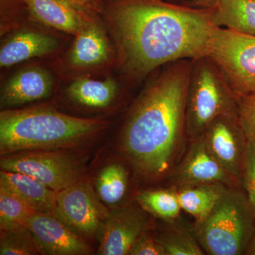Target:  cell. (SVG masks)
I'll list each match as a JSON object with an SVG mask.
<instances>
[{
    "label": "cell",
    "instance_id": "52a82bcc",
    "mask_svg": "<svg viewBox=\"0 0 255 255\" xmlns=\"http://www.w3.org/2000/svg\"><path fill=\"white\" fill-rule=\"evenodd\" d=\"M3 170L20 172L59 191L80 180L82 166L75 157L50 150H25L1 156Z\"/></svg>",
    "mask_w": 255,
    "mask_h": 255
},
{
    "label": "cell",
    "instance_id": "4dcf8cb0",
    "mask_svg": "<svg viewBox=\"0 0 255 255\" xmlns=\"http://www.w3.org/2000/svg\"><path fill=\"white\" fill-rule=\"evenodd\" d=\"M246 255H255V227L253 238H252L251 243L247 250Z\"/></svg>",
    "mask_w": 255,
    "mask_h": 255
},
{
    "label": "cell",
    "instance_id": "30bf717a",
    "mask_svg": "<svg viewBox=\"0 0 255 255\" xmlns=\"http://www.w3.org/2000/svg\"><path fill=\"white\" fill-rule=\"evenodd\" d=\"M147 219L143 211L134 206L109 213L99 228V253L102 255H130L132 247L145 232Z\"/></svg>",
    "mask_w": 255,
    "mask_h": 255
},
{
    "label": "cell",
    "instance_id": "4316f807",
    "mask_svg": "<svg viewBox=\"0 0 255 255\" xmlns=\"http://www.w3.org/2000/svg\"><path fill=\"white\" fill-rule=\"evenodd\" d=\"M243 179L247 196L255 213V147L249 142L243 164Z\"/></svg>",
    "mask_w": 255,
    "mask_h": 255
},
{
    "label": "cell",
    "instance_id": "8992f818",
    "mask_svg": "<svg viewBox=\"0 0 255 255\" xmlns=\"http://www.w3.org/2000/svg\"><path fill=\"white\" fill-rule=\"evenodd\" d=\"M205 55L217 65L236 97L255 93V36L216 27Z\"/></svg>",
    "mask_w": 255,
    "mask_h": 255
},
{
    "label": "cell",
    "instance_id": "277c9868",
    "mask_svg": "<svg viewBox=\"0 0 255 255\" xmlns=\"http://www.w3.org/2000/svg\"><path fill=\"white\" fill-rule=\"evenodd\" d=\"M255 227V213L246 194L226 187L205 219L196 221L194 236L211 255H246Z\"/></svg>",
    "mask_w": 255,
    "mask_h": 255
},
{
    "label": "cell",
    "instance_id": "2e32d148",
    "mask_svg": "<svg viewBox=\"0 0 255 255\" xmlns=\"http://www.w3.org/2000/svg\"><path fill=\"white\" fill-rule=\"evenodd\" d=\"M58 42L53 37L35 31L16 33L0 50V66L8 68L24 60L43 56L54 51Z\"/></svg>",
    "mask_w": 255,
    "mask_h": 255
},
{
    "label": "cell",
    "instance_id": "f1b7e54d",
    "mask_svg": "<svg viewBox=\"0 0 255 255\" xmlns=\"http://www.w3.org/2000/svg\"><path fill=\"white\" fill-rule=\"evenodd\" d=\"M74 6L93 14H101L105 10L103 0H65Z\"/></svg>",
    "mask_w": 255,
    "mask_h": 255
},
{
    "label": "cell",
    "instance_id": "d4e9b609",
    "mask_svg": "<svg viewBox=\"0 0 255 255\" xmlns=\"http://www.w3.org/2000/svg\"><path fill=\"white\" fill-rule=\"evenodd\" d=\"M40 254L31 231L26 226L1 230L0 255H33Z\"/></svg>",
    "mask_w": 255,
    "mask_h": 255
},
{
    "label": "cell",
    "instance_id": "8fae6325",
    "mask_svg": "<svg viewBox=\"0 0 255 255\" xmlns=\"http://www.w3.org/2000/svg\"><path fill=\"white\" fill-rule=\"evenodd\" d=\"M26 227L34 238L40 254L85 255L91 253L88 244L63 221L52 214L33 213Z\"/></svg>",
    "mask_w": 255,
    "mask_h": 255
},
{
    "label": "cell",
    "instance_id": "1f68e13d",
    "mask_svg": "<svg viewBox=\"0 0 255 255\" xmlns=\"http://www.w3.org/2000/svg\"><path fill=\"white\" fill-rule=\"evenodd\" d=\"M107 1H114V0H107Z\"/></svg>",
    "mask_w": 255,
    "mask_h": 255
},
{
    "label": "cell",
    "instance_id": "7402d4cb",
    "mask_svg": "<svg viewBox=\"0 0 255 255\" xmlns=\"http://www.w3.org/2000/svg\"><path fill=\"white\" fill-rule=\"evenodd\" d=\"M137 201L144 211L167 221L177 219L182 209L177 191L159 189L142 191L137 195Z\"/></svg>",
    "mask_w": 255,
    "mask_h": 255
},
{
    "label": "cell",
    "instance_id": "ba28073f",
    "mask_svg": "<svg viewBox=\"0 0 255 255\" xmlns=\"http://www.w3.org/2000/svg\"><path fill=\"white\" fill-rule=\"evenodd\" d=\"M108 214L90 184L82 179L58 191L54 216L84 236H96Z\"/></svg>",
    "mask_w": 255,
    "mask_h": 255
},
{
    "label": "cell",
    "instance_id": "9a60e30c",
    "mask_svg": "<svg viewBox=\"0 0 255 255\" xmlns=\"http://www.w3.org/2000/svg\"><path fill=\"white\" fill-rule=\"evenodd\" d=\"M0 185L12 191L35 213L54 216L58 191L50 189L34 178L1 169Z\"/></svg>",
    "mask_w": 255,
    "mask_h": 255
},
{
    "label": "cell",
    "instance_id": "e0dca14e",
    "mask_svg": "<svg viewBox=\"0 0 255 255\" xmlns=\"http://www.w3.org/2000/svg\"><path fill=\"white\" fill-rule=\"evenodd\" d=\"M110 55V45L105 31L93 20L75 36L69 60L75 67L87 68L105 63Z\"/></svg>",
    "mask_w": 255,
    "mask_h": 255
},
{
    "label": "cell",
    "instance_id": "ffe728a7",
    "mask_svg": "<svg viewBox=\"0 0 255 255\" xmlns=\"http://www.w3.org/2000/svg\"><path fill=\"white\" fill-rule=\"evenodd\" d=\"M226 187L221 184H207L182 188L177 191L178 200L182 209L196 221H202L214 209Z\"/></svg>",
    "mask_w": 255,
    "mask_h": 255
},
{
    "label": "cell",
    "instance_id": "cb8c5ba5",
    "mask_svg": "<svg viewBox=\"0 0 255 255\" xmlns=\"http://www.w3.org/2000/svg\"><path fill=\"white\" fill-rule=\"evenodd\" d=\"M159 244L163 247L166 255H201L203 249L194 234L186 230L172 228L155 236Z\"/></svg>",
    "mask_w": 255,
    "mask_h": 255
},
{
    "label": "cell",
    "instance_id": "7c38bea8",
    "mask_svg": "<svg viewBox=\"0 0 255 255\" xmlns=\"http://www.w3.org/2000/svg\"><path fill=\"white\" fill-rule=\"evenodd\" d=\"M174 179L179 189L207 184L231 185L237 181L210 153L203 135L194 140Z\"/></svg>",
    "mask_w": 255,
    "mask_h": 255
},
{
    "label": "cell",
    "instance_id": "f546056e",
    "mask_svg": "<svg viewBox=\"0 0 255 255\" xmlns=\"http://www.w3.org/2000/svg\"><path fill=\"white\" fill-rule=\"evenodd\" d=\"M194 4L202 6L204 9H209L219 2L220 0H191Z\"/></svg>",
    "mask_w": 255,
    "mask_h": 255
},
{
    "label": "cell",
    "instance_id": "484cf974",
    "mask_svg": "<svg viewBox=\"0 0 255 255\" xmlns=\"http://www.w3.org/2000/svg\"><path fill=\"white\" fill-rule=\"evenodd\" d=\"M236 98L238 121L247 140L255 147V93Z\"/></svg>",
    "mask_w": 255,
    "mask_h": 255
},
{
    "label": "cell",
    "instance_id": "9c48e42d",
    "mask_svg": "<svg viewBox=\"0 0 255 255\" xmlns=\"http://www.w3.org/2000/svg\"><path fill=\"white\" fill-rule=\"evenodd\" d=\"M210 153L237 180L243 178L248 141L238 116H221L214 119L203 134Z\"/></svg>",
    "mask_w": 255,
    "mask_h": 255
},
{
    "label": "cell",
    "instance_id": "5b68a950",
    "mask_svg": "<svg viewBox=\"0 0 255 255\" xmlns=\"http://www.w3.org/2000/svg\"><path fill=\"white\" fill-rule=\"evenodd\" d=\"M221 116H238L236 96L209 57L194 58L186 100V133L194 140L199 138Z\"/></svg>",
    "mask_w": 255,
    "mask_h": 255
},
{
    "label": "cell",
    "instance_id": "44dd1931",
    "mask_svg": "<svg viewBox=\"0 0 255 255\" xmlns=\"http://www.w3.org/2000/svg\"><path fill=\"white\" fill-rule=\"evenodd\" d=\"M128 176L123 165L112 163L100 171L96 180L97 195L109 205L117 204L123 199L127 189Z\"/></svg>",
    "mask_w": 255,
    "mask_h": 255
},
{
    "label": "cell",
    "instance_id": "7a4b0ae2",
    "mask_svg": "<svg viewBox=\"0 0 255 255\" xmlns=\"http://www.w3.org/2000/svg\"><path fill=\"white\" fill-rule=\"evenodd\" d=\"M193 59L169 63L142 92L123 132L122 150L149 179L170 170L186 132V100Z\"/></svg>",
    "mask_w": 255,
    "mask_h": 255
},
{
    "label": "cell",
    "instance_id": "d6986e66",
    "mask_svg": "<svg viewBox=\"0 0 255 255\" xmlns=\"http://www.w3.org/2000/svg\"><path fill=\"white\" fill-rule=\"evenodd\" d=\"M118 90L112 78L104 80L79 78L68 87L70 98L80 105L92 108H105L113 102Z\"/></svg>",
    "mask_w": 255,
    "mask_h": 255
},
{
    "label": "cell",
    "instance_id": "3957f363",
    "mask_svg": "<svg viewBox=\"0 0 255 255\" xmlns=\"http://www.w3.org/2000/svg\"><path fill=\"white\" fill-rule=\"evenodd\" d=\"M106 127L104 121L72 117L49 107L1 111L0 154L70 147Z\"/></svg>",
    "mask_w": 255,
    "mask_h": 255
},
{
    "label": "cell",
    "instance_id": "5bb4252c",
    "mask_svg": "<svg viewBox=\"0 0 255 255\" xmlns=\"http://www.w3.org/2000/svg\"><path fill=\"white\" fill-rule=\"evenodd\" d=\"M53 89L48 72L39 68L24 69L5 84L1 92V107H14L46 98Z\"/></svg>",
    "mask_w": 255,
    "mask_h": 255
},
{
    "label": "cell",
    "instance_id": "4fadbf2b",
    "mask_svg": "<svg viewBox=\"0 0 255 255\" xmlns=\"http://www.w3.org/2000/svg\"><path fill=\"white\" fill-rule=\"evenodd\" d=\"M27 11L38 22L76 36L95 14L65 0H23Z\"/></svg>",
    "mask_w": 255,
    "mask_h": 255
},
{
    "label": "cell",
    "instance_id": "ac0fdd59",
    "mask_svg": "<svg viewBox=\"0 0 255 255\" xmlns=\"http://www.w3.org/2000/svg\"><path fill=\"white\" fill-rule=\"evenodd\" d=\"M208 9L216 27L255 36V0H220Z\"/></svg>",
    "mask_w": 255,
    "mask_h": 255
},
{
    "label": "cell",
    "instance_id": "6da1fadb",
    "mask_svg": "<svg viewBox=\"0 0 255 255\" xmlns=\"http://www.w3.org/2000/svg\"><path fill=\"white\" fill-rule=\"evenodd\" d=\"M107 14L128 71L144 76L164 64L206 55L215 26L209 9L164 0H114Z\"/></svg>",
    "mask_w": 255,
    "mask_h": 255
},
{
    "label": "cell",
    "instance_id": "603a6c76",
    "mask_svg": "<svg viewBox=\"0 0 255 255\" xmlns=\"http://www.w3.org/2000/svg\"><path fill=\"white\" fill-rule=\"evenodd\" d=\"M33 213L12 191L0 185V229L26 227L28 220Z\"/></svg>",
    "mask_w": 255,
    "mask_h": 255
},
{
    "label": "cell",
    "instance_id": "83f0119b",
    "mask_svg": "<svg viewBox=\"0 0 255 255\" xmlns=\"http://www.w3.org/2000/svg\"><path fill=\"white\" fill-rule=\"evenodd\" d=\"M130 255H166V253L163 247L159 244L156 238L149 234L146 231L135 242Z\"/></svg>",
    "mask_w": 255,
    "mask_h": 255
}]
</instances>
